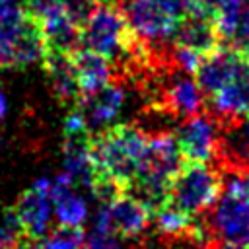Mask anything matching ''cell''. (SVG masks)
<instances>
[{
    "label": "cell",
    "mask_w": 249,
    "mask_h": 249,
    "mask_svg": "<svg viewBox=\"0 0 249 249\" xmlns=\"http://www.w3.org/2000/svg\"><path fill=\"white\" fill-rule=\"evenodd\" d=\"M148 134L136 123L111 124L91 138V160L97 177H107L128 189L142 165Z\"/></svg>",
    "instance_id": "6da1fadb"
},
{
    "label": "cell",
    "mask_w": 249,
    "mask_h": 249,
    "mask_svg": "<svg viewBox=\"0 0 249 249\" xmlns=\"http://www.w3.org/2000/svg\"><path fill=\"white\" fill-rule=\"evenodd\" d=\"M136 35L130 29L121 6L99 4L82 25V47L109 58L123 72L132 56Z\"/></svg>",
    "instance_id": "7a4b0ae2"
},
{
    "label": "cell",
    "mask_w": 249,
    "mask_h": 249,
    "mask_svg": "<svg viewBox=\"0 0 249 249\" xmlns=\"http://www.w3.org/2000/svg\"><path fill=\"white\" fill-rule=\"evenodd\" d=\"M222 187L224 169L218 163L183 161L169 183V202L191 216H200L218 202Z\"/></svg>",
    "instance_id": "3957f363"
},
{
    "label": "cell",
    "mask_w": 249,
    "mask_h": 249,
    "mask_svg": "<svg viewBox=\"0 0 249 249\" xmlns=\"http://www.w3.org/2000/svg\"><path fill=\"white\" fill-rule=\"evenodd\" d=\"M47 45L37 19L25 12L18 19L0 23V66L27 68L43 62Z\"/></svg>",
    "instance_id": "277c9868"
},
{
    "label": "cell",
    "mask_w": 249,
    "mask_h": 249,
    "mask_svg": "<svg viewBox=\"0 0 249 249\" xmlns=\"http://www.w3.org/2000/svg\"><path fill=\"white\" fill-rule=\"evenodd\" d=\"M14 210L27 241H39L43 235H47L51 231V222L54 218L53 179L49 177L35 179L19 195Z\"/></svg>",
    "instance_id": "5b68a950"
},
{
    "label": "cell",
    "mask_w": 249,
    "mask_h": 249,
    "mask_svg": "<svg viewBox=\"0 0 249 249\" xmlns=\"http://www.w3.org/2000/svg\"><path fill=\"white\" fill-rule=\"evenodd\" d=\"M185 161L208 163L220 152V123L212 113H198L183 119L175 132Z\"/></svg>",
    "instance_id": "8992f818"
},
{
    "label": "cell",
    "mask_w": 249,
    "mask_h": 249,
    "mask_svg": "<svg viewBox=\"0 0 249 249\" xmlns=\"http://www.w3.org/2000/svg\"><path fill=\"white\" fill-rule=\"evenodd\" d=\"M204 224L216 241L249 243V200L226 189Z\"/></svg>",
    "instance_id": "52a82bcc"
},
{
    "label": "cell",
    "mask_w": 249,
    "mask_h": 249,
    "mask_svg": "<svg viewBox=\"0 0 249 249\" xmlns=\"http://www.w3.org/2000/svg\"><path fill=\"white\" fill-rule=\"evenodd\" d=\"M243 60H245V53L241 49H237L235 45L220 43L216 49L202 54L195 70V80L200 86V89L212 97L216 91H220L226 84L233 80Z\"/></svg>",
    "instance_id": "ba28073f"
},
{
    "label": "cell",
    "mask_w": 249,
    "mask_h": 249,
    "mask_svg": "<svg viewBox=\"0 0 249 249\" xmlns=\"http://www.w3.org/2000/svg\"><path fill=\"white\" fill-rule=\"evenodd\" d=\"M183 156L177 144V138L169 132H156L148 136V144L144 150L142 165L138 169V175L158 179L163 183H171L173 175L183 165Z\"/></svg>",
    "instance_id": "9c48e42d"
},
{
    "label": "cell",
    "mask_w": 249,
    "mask_h": 249,
    "mask_svg": "<svg viewBox=\"0 0 249 249\" xmlns=\"http://www.w3.org/2000/svg\"><path fill=\"white\" fill-rule=\"evenodd\" d=\"M124 103V89L121 84L109 82L107 86L99 88L97 91L86 93L78 99L76 107L82 111L89 130L95 134L109 126L111 121L117 119Z\"/></svg>",
    "instance_id": "30bf717a"
},
{
    "label": "cell",
    "mask_w": 249,
    "mask_h": 249,
    "mask_svg": "<svg viewBox=\"0 0 249 249\" xmlns=\"http://www.w3.org/2000/svg\"><path fill=\"white\" fill-rule=\"evenodd\" d=\"M212 115L220 121H231L249 115V56L233 76L230 84H226L212 97Z\"/></svg>",
    "instance_id": "8fae6325"
},
{
    "label": "cell",
    "mask_w": 249,
    "mask_h": 249,
    "mask_svg": "<svg viewBox=\"0 0 249 249\" xmlns=\"http://www.w3.org/2000/svg\"><path fill=\"white\" fill-rule=\"evenodd\" d=\"M53 204L56 226L82 228L86 224L89 214L88 200L80 193H76V187L64 171L53 177Z\"/></svg>",
    "instance_id": "7c38bea8"
},
{
    "label": "cell",
    "mask_w": 249,
    "mask_h": 249,
    "mask_svg": "<svg viewBox=\"0 0 249 249\" xmlns=\"http://www.w3.org/2000/svg\"><path fill=\"white\" fill-rule=\"evenodd\" d=\"M105 206L109 212L111 228L121 237H126V239L142 235L154 218L152 212L128 193H123L119 198H115L111 204H105Z\"/></svg>",
    "instance_id": "4fadbf2b"
},
{
    "label": "cell",
    "mask_w": 249,
    "mask_h": 249,
    "mask_svg": "<svg viewBox=\"0 0 249 249\" xmlns=\"http://www.w3.org/2000/svg\"><path fill=\"white\" fill-rule=\"evenodd\" d=\"M220 41H222V37L214 25V19L198 18V16H191V14H187L179 21V25L175 29V37H173L175 47L193 49L200 54H206L212 49H216L220 45Z\"/></svg>",
    "instance_id": "5bb4252c"
},
{
    "label": "cell",
    "mask_w": 249,
    "mask_h": 249,
    "mask_svg": "<svg viewBox=\"0 0 249 249\" xmlns=\"http://www.w3.org/2000/svg\"><path fill=\"white\" fill-rule=\"evenodd\" d=\"M72 58H74V68H76L82 95L97 91L99 88L113 82V62L103 54L82 47L72 54Z\"/></svg>",
    "instance_id": "9a60e30c"
},
{
    "label": "cell",
    "mask_w": 249,
    "mask_h": 249,
    "mask_svg": "<svg viewBox=\"0 0 249 249\" xmlns=\"http://www.w3.org/2000/svg\"><path fill=\"white\" fill-rule=\"evenodd\" d=\"M43 64H45V70L49 74V80H51L54 95L60 101L78 103V99L82 97V89H80V84H78V76H76L72 54L47 53Z\"/></svg>",
    "instance_id": "2e32d148"
},
{
    "label": "cell",
    "mask_w": 249,
    "mask_h": 249,
    "mask_svg": "<svg viewBox=\"0 0 249 249\" xmlns=\"http://www.w3.org/2000/svg\"><path fill=\"white\" fill-rule=\"evenodd\" d=\"M84 249H121V235L111 228L105 204H99V210L91 224V231L89 235H86Z\"/></svg>",
    "instance_id": "e0dca14e"
},
{
    "label": "cell",
    "mask_w": 249,
    "mask_h": 249,
    "mask_svg": "<svg viewBox=\"0 0 249 249\" xmlns=\"http://www.w3.org/2000/svg\"><path fill=\"white\" fill-rule=\"evenodd\" d=\"M243 2L245 0H222L220 2L216 16H214V25L222 39H235L243 12H245Z\"/></svg>",
    "instance_id": "ac0fdd59"
},
{
    "label": "cell",
    "mask_w": 249,
    "mask_h": 249,
    "mask_svg": "<svg viewBox=\"0 0 249 249\" xmlns=\"http://www.w3.org/2000/svg\"><path fill=\"white\" fill-rule=\"evenodd\" d=\"M84 243L86 235L82 228L56 226L37 241L35 249H84Z\"/></svg>",
    "instance_id": "d6986e66"
},
{
    "label": "cell",
    "mask_w": 249,
    "mask_h": 249,
    "mask_svg": "<svg viewBox=\"0 0 249 249\" xmlns=\"http://www.w3.org/2000/svg\"><path fill=\"white\" fill-rule=\"evenodd\" d=\"M27 241L14 208L0 212V249H21Z\"/></svg>",
    "instance_id": "ffe728a7"
},
{
    "label": "cell",
    "mask_w": 249,
    "mask_h": 249,
    "mask_svg": "<svg viewBox=\"0 0 249 249\" xmlns=\"http://www.w3.org/2000/svg\"><path fill=\"white\" fill-rule=\"evenodd\" d=\"M101 2L99 0H62V6L64 10L68 12V16L82 27L88 18L93 14V10L99 6Z\"/></svg>",
    "instance_id": "44dd1931"
},
{
    "label": "cell",
    "mask_w": 249,
    "mask_h": 249,
    "mask_svg": "<svg viewBox=\"0 0 249 249\" xmlns=\"http://www.w3.org/2000/svg\"><path fill=\"white\" fill-rule=\"evenodd\" d=\"M220 2L222 0H185V8H187V14L191 16L214 19Z\"/></svg>",
    "instance_id": "7402d4cb"
},
{
    "label": "cell",
    "mask_w": 249,
    "mask_h": 249,
    "mask_svg": "<svg viewBox=\"0 0 249 249\" xmlns=\"http://www.w3.org/2000/svg\"><path fill=\"white\" fill-rule=\"evenodd\" d=\"M27 12L25 0H0V23L18 19Z\"/></svg>",
    "instance_id": "603a6c76"
},
{
    "label": "cell",
    "mask_w": 249,
    "mask_h": 249,
    "mask_svg": "<svg viewBox=\"0 0 249 249\" xmlns=\"http://www.w3.org/2000/svg\"><path fill=\"white\" fill-rule=\"evenodd\" d=\"M167 12H171L175 18L183 19L187 16V8H185V0H158Z\"/></svg>",
    "instance_id": "cb8c5ba5"
},
{
    "label": "cell",
    "mask_w": 249,
    "mask_h": 249,
    "mask_svg": "<svg viewBox=\"0 0 249 249\" xmlns=\"http://www.w3.org/2000/svg\"><path fill=\"white\" fill-rule=\"evenodd\" d=\"M235 41H237V45L249 43V8H245V12H243V18H241V23H239Z\"/></svg>",
    "instance_id": "d4e9b609"
},
{
    "label": "cell",
    "mask_w": 249,
    "mask_h": 249,
    "mask_svg": "<svg viewBox=\"0 0 249 249\" xmlns=\"http://www.w3.org/2000/svg\"><path fill=\"white\" fill-rule=\"evenodd\" d=\"M8 109H10V101H8V95H6V91L0 88V121H4V119H6V115H8Z\"/></svg>",
    "instance_id": "484cf974"
},
{
    "label": "cell",
    "mask_w": 249,
    "mask_h": 249,
    "mask_svg": "<svg viewBox=\"0 0 249 249\" xmlns=\"http://www.w3.org/2000/svg\"><path fill=\"white\" fill-rule=\"evenodd\" d=\"M245 124H247V128H249V115L245 117Z\"/></svg>",
    "instance_id": "4316f807"
},
{
    "label": "cell",
    "mask_w": 249,
    "mask_h": 249,
    "mask_svg": "<svg viewBox=\"0 0 249 249\" xmlns=\"http://www.w3.org/2000/svg\"><path fill=\"white\" fill-rule=\"evenodd\" d=\"M245 2H247V0H245Z\"/></svg>",
    "instance_id": "83f0119b"
}]
</instances>
